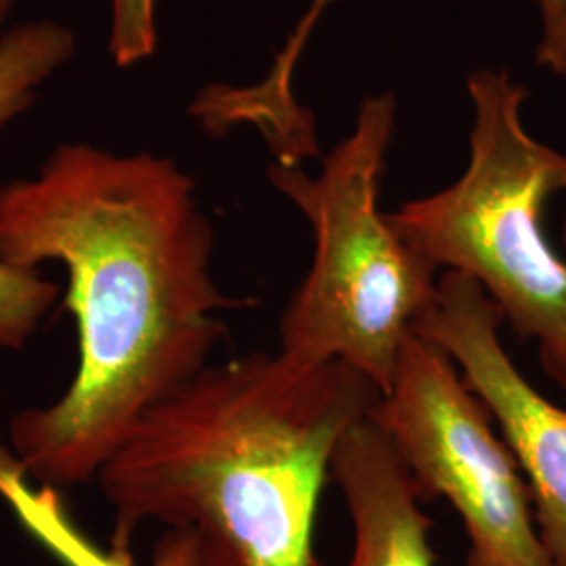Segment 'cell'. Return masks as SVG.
<instances>
[{"label":"cell","instance_id":"obj_11","mask_svg":"<svg viewBox=\"0 0 566 566\" xmlns=\"http://www.w3.org/2000/svg\"><path fill=\"white\" fill-rule=\"evenodd\" d=\"M60 294V283L46 280L41 269L0 259V348L20 350L30 343Z\"/></svg>","mask_w":566,"mask_h":566},{"label":"cell","instance_id":"obj_5","mask_svg":"<svg viewBox=\"0 0 566 566\" xmlns=\"http://www.w3.org/2000/svg\"><path fill=\"white\" fill-rule=\"evenodd\" d=\"M369 418L385 430L424 504L446 500L464 526V566H552L525 476L483 401L446 350L413 334Z\"/></svg>","mask_w":566,"mask_h":566},{"label":"cell","instance_id":"obj_15","mask_svg":"<svg viewBox=\"0 0 566 566\" xmlns=\"http://www.w3.org/2000/svg\"><path fill=\"white\" fill-rule=\"evenodd\" d=\"M563 242H565V245H566V219H565V224H563Z\"/></svg>","mask_w":566,"mask_h":566},{"label":"cell","instance_id":"obj_2","mask_svg":"<svg viewBox=\"0 0 566 566\" xmlns=\"http://www.w3.org/2000/svg\"><path fill=\"white\" fill-rule=\"evenodd\" d=\"M380 392L344 361L250 353L206 365L147 411L97 474L109 546L143 523L191 526L227 566H313V531L344 434Z\"/></svg>","mask_w":566,"mask_h":566},{"label":"cell","instance_id":"obj_14","mask_svg":"<svg viewBox=\"0 0 566 566\" xmlns=\"http://www.w3.org/2000/svg\"><path fill=\"white\" fill-rule=\"evenodd\" d=\"M18 0H0V32L7 28V21L11 18Z\"/></svg>","mask_w":566,"mask_h":566},{"label":"cell","instance_id":"obj_9","mask_svg":"<svg viewBox=\"0 0 566 566\" xmlns=\"http://www.w3.org/2000/svg\"><path fill=\"white\" fill-rule=\"evenodd\" d=\"M0 502L28 537L60 566H139L133 549L103 547L82 528L61 489L34 483L0 434ZM151 566H206L200 533L191 526L166 528Z\"/></svg>","mask_w":566,"mask_h":566},{"label":"cell","instance_id":"obj_13","mask_svg":"<svg viewBox=\"0 0 566 566\" xmlns=\"http://www.w3.org/2000/svg\"><path fill=\"white\" fill-rule=\"evenodd\" d=\"M537 13V65L566 81V0H528Z\"/></svg>","mask_w":566,"mask_h":566},{"label":"cell","instance_id":"obj_8","mask_svg":"<svg viewBox=\"0 0 566 566\" xmlns=\"http://www.w3.org/2000/svg\"><path fill=\"white\" fill-rule=\"evenodd\" d=\"M334 2L311 0L261 81L206 84L189 105L191 118L214 137L252 126L273 154V163L282 166H303L322 158L317 122L296 99L294 74L315 25Z\"/></svg>","mask_w":566,"mask_h":566},{"label":"cell","instance_id":"obj_6","mask_svg":"<svg viewBox=\"0 0 566 566\" xmlns=\"http://www.w3.org/2000/svg\"><path fill=\"white\" fill-rule=\"evenodd\" d=\"M502 311L481 285L443 271L413 334L443 348L483 401L525 476L549 565L566 566V409L523 376L500 338Z\"/></svg>","mask_w":566,"mask_h":566},{"label":"cell","instance_id":"obj_1","mask_svg":"<svg viewBox=\"0 0 566 566\" xmlns=\"http://www.w3.org/2000/svg\"><path fill=\"white\" fill-rule=\"evenodd\" d=\"M212 250L196 181L151 151L60 143L34 175L0 185V259L61 264L78 336L60 399L9 422L34 483L95 481L143 416L208 365L221 315L250 306L214 282Z\"/></svg>","mask_w":566,"mask_h":566},{"label":"cell","instance_id":"obj_4","mask_svg":"<svg viewBox=\"0 0 566 566\" xmlns=\"http://www.w3.org/2000/svg\"><path fill=\"white\" fill-rule=\"evenodd\" d=\"M465 88L464 172L401 203L388 221L439 271L479 283L504 322L535 343L547 378L566 395V259L544 227L547 202L566 191V151L528 133V88L504 67L474 70Z\"/></svg>","mask_w":566,"mask_h":566},{"label":"cell","instance_id":"obj_10","mask_svg":"<svg viewBox=\"0 0 566 566\" xmlns=\"http://www.w3.org/2000/svg\"><path fill=\"white\" fill-rule=\"evenodd\" d=\"M76 55V34L57 20H28L0 32V130L18 120Z\"/></svg>","mask_w":566,"mask_h":566},{"label":"cell","instance_id":"obj_12","mask_svg":"<svg viewBox=\"0 0 566 566\" xmlns=\"http://www.w3.org/2000/svg\"><path fill=\"white\" fill-rule=\"evenodd\" d=\"M156 2L158 0H109L107 51L122 70L154 57L158 46Z\"/></svg>","mask_w":566,"mask_h":566},{"label":"cell","instance_id":"obj_7","mask_svg":"<svg viewBox=\"0 0 566 566\" xmlns=\"http://www.w3.org/2000/svg\"><path fill=\"white\" fill-rule=\"evenodd\" d=\"M353 526L343 566H437L432 518L385 430L365 418L344 434L332 460Z\"/></svg>","mask_w":566,"mask_h":566},{"label":"cell","instance_id":"obj_3","mask_svg":"<svg viewBox=\"0 0 566 566\" xmlns=\"http://www.w3.org/2000/svg\"><path fill=\"white\" fill-rule=\"evenodd\" d=\"M395 122L392 93L365 97L319 175L275 163L266 170L308 221L315 243L311 269L283 311L280 353L294 364L344 361L380 395L395 382L405 343L439 283V269L380 210Z\"/></svg>","mask_w":566,"mask_h":566}]
</instances>
